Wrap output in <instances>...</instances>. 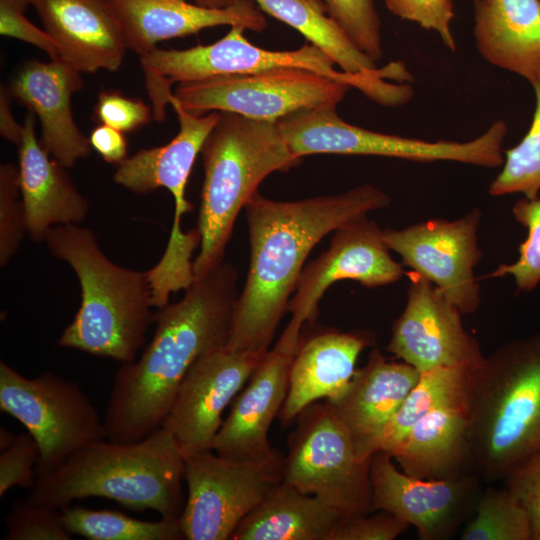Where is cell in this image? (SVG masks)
<instances>
[{
    "instance_id": "obj_1",
    "label": "cell",
    "mask_w": 540,
    "mask_h": 540,
    "mask_svg": "<svg viewBox=\"0 0 540 540\" xmlns=\"http://www.w3.org/2000/svg\"><path fill=\"white\" fill-rule=\"evenodd\" d=\"M238 272L222 262L194 278L181 300L157 309L150 343L116 371L103 417L106 439L141 440L162 427L181 381L202 356L226 347Z\"/></svg>"
},
{
    "instance_id": "obj_2",
    "label": "cell",
    "mask_w": 540,
    "mask_h": 540,
    "mask_svg": "<svg viewBox=\"0 0 540 540\" xmlns=\"http://www.w3.org/2000/svg\"><path fill=\"white\" fill-rule=\"evenodd\" d=\"M390 203V196L371 184L298 201H276L256 192L244 208L250 263L226 347L266 353L315 245L340 226Z\"/></svg>"
},
{
    "instance_id": "obj_3",
    "label": "cell",
    "mask_w": 540,
    "mask_h": 540,
    "mask_svg": "<svg viewBox=\"0 0 540 540\" xmlns=\"http://www.w3.org/2000/svg\"><path fill=\"white\" fill-rule=\"evenodd\" d=\"M185 457L161 427L134 442L95 441L52 471L37 476L27 499L54 510L90 497L111 499L161 518L178 520L184 507Z\"/></svg>"
},
{
    "instance_id": "obj_4",
    "label": "cell",
    "mask_w": 540,
    "mask_h": 540,
    "mask_svg": "<svg viewBox=\"0 0 540 540\" xmlns=\"http://www.w3.org/2000/svg\"><path fill=\"white\" fill-rule=\"evenodd\" d=\"M472 469L498 482L540 453V333L502 344L469 372Z\"/></svg>"
},
{
    "instance_id": "obj_5",
    "label": "cell",
    "mask_w": 540,
    "mask_h": 540,
    "mask_svg": "<svg viewBox=\"0 0 540 540\" xmlns=\"http://www.w3.org/2000/svg\"><path fill=\"white\" fill-rule=\"evenodd\" d=\"M45 242L51 254L71 266L81 287V305L62 332L61 347L130 363L154 323L148 273L112 262L94 233L77 224L50 229Z\"/></svg>"
},
{
    "instance_id": "obj_6",
    "label": "cell",
    "mask_w": 540,
    "mask_h": 540,
    "mask_svg": "<svg viewBox=\"0 0 540 540\" xmlns=\"http://www.w3.org/2000/svg\"><path fill=\"white\" fill-rule=\"evenodd\" d=\"M204 181L197 230L199 252L194 278L224 260L240 211L270 174L285 172L301 162L283 139L276 122L221 112L202 150Z\"/></svg>"
},
{
    "instance_id": "obj_7",
    "label": "cell",
    "mask_w": 540,
    "mask_h": 540,
    "mask_svg": "<svg viewBox=\"0 0 540 540\" xmlns=\"http://www.w3.org/2000/svg\"><path fill=\"white\" fill-rule=\"evenodd\" d=\"M241 25L230 26L220 40L183 50L154 48L140 56L153 117L162 122L173 98L174 83L201 81L234 74H248L281 67L301 68L323 74L359 89L369 99L389 106L397 85L385 79L348 74L334 68L333 60L312 44L290 51H272L255 46L244 36Z\"/></svg>"
},
{
    "instance_id": "obj_8",
    "label": "cell",
    "mask_w": 540,
    "mask_h": 540,
    "mask_svg": "<svg viewBox=\"0 0 540 540\" xmlns=\"http://www.w3.org/2000/svg\"><path fill=\"white\" fill-rule=\"evenodd\" d=\"M276 123L292 153L301 159L311 154L332 153L416 162L451 161L485 168L503 164V143L508 131L506 122L499 119L469 141H426L354 126L338 116L336 107L299 110Z\"/></svg>"
},
{
    "instance_id": "obj_9",
    "label": "cell",
    "mask_w": 540,
    "mask_h": 540,
    "mask_svg": "<svg viewBox=\"0 0 540 540\" xmlns=\"http://www.w3.org/2000/svg\"><path fill=\"white\" fill-rule=\"evenodd\" d=\"M295 420L287 439L283 480L318 497L342 518L371 513V458L357 456L329 401L310 404Z\"/></svg>"
},
{
    "instance_id": "obj_10",
    "label": "cell",
    "mask_w": 540,
    "mask_h": 540,
    "mask_svg": "<svg viewBox=\"0 0 540 540\" xmlns=\"http://www.w3.org/2000/svg\"><path fill=\"white\" fill-rule=\"evenodd\" d=\"M179 131L167 144L141 149L117 165L115 183L137 194H147L158 188L167 189L174 200L173 224L167 247L153 267L155 275L170 284H182L193 277L192 253L200 245L197 229L182 230V218L193 205L185 197L186 185L208 136L218 123L221 112L196 114L184 109L174 98Z\"/></svg>"
},
{
    "instance_id": "obj_11",
    "label": "cell",
    "mask_w": 540,
    "mask_h": 540,
    "mask_svg": "<svg viewBox=\"0 0 540 540\" xmlns=\"http://www.w3.org/2000/svg\"><path fill=\"white\" fill-rule=\"evenodd\" d=\"M0 410L23 424L38 443L37 476L106 439L104 420L87 394L76 382L52 372L28 378L1 360Z\"/></svg>"
},
{
    "instance_id": "obj_12",
    "label": "cell",
    "mask_w": 540,
    "mask_h": 540,
    "mask_svg": "<svg viewBox=\"0 0 540 540\" xmlns=\"http://www.w3.org/2000/svg\"><path fill=\"white\" fill-rule=\"evenodd\" d=\"M285 456L235 461L213 450L185 457L187 498L178 518L187 540L231 539L238 524L283 480Z\"/></svg>"
},
{
    "instance_id": "obj_13",
    "label": "cell",
    "mask_w": 540,
    "mask_h": 540,
    "mask_svg": "<svg viewBox=\"0 0 540 540\" xmlns=\"http://www.w3.org/2000/svg\"><path fill=\"white\" fill-rule=\"evenodd\" d=\"M352 87L314 71L281 67L179 83L173 95L186 110L231 112L277 122L293 112L336 107Z\"/></svg>"
},
{
    "instance_id": "obj_14",
    "label": "cell",
    "mask_w": 540,
    "mask_h": 540,
    "mask_svg": "<svg viewBox=\"0 0 540 540\" xmlns=\"http://www.w3.org/2000/svg\"><path fill=\"white\" fill-rule=\"evenodd\" d=\"M481 219L482 212L473 208L454 220L435 218L402 229H384V239L403 266L429 280L462 315H468L480 305L474 269L482 257Z\"/></svg>"
},
{
    "instance_id": "obj_15",
    "label": "cell",
    "mask_w": 540,
    "mask_h": 540,
    "mask_svg": "<svg viewBox=\"0 0 540 540\" xmlns=\"http://www.w3.org/2000/svg\"><path fill=\"white\" fill-rule=\"evenodd\" d=\"M372 512L386 511L414 526L420 540H448L474 513L482 479L474 472L447 479L406 474L379 450L370 460Z\"/></svg>"
},
{
    "instance_id": "obj_16",
    "label": "cell",
    "mask_w": 540,
    "mask_h": 540,
    "mask_svg": "<svg viewBox=\"0 0 540 540\" xmlns=\"http://www.w3.org/2000/svg\"><path fill=\"white\" fill-rule=\"evenodd\" d=\"M408 276L406 305L392 325L387 351L420 373L477 368L485 356L459 309L426 278L414 271Z\"/></svg>"
},
{
    "instance_id": "obj_17",
    "label": "cell",
    "mask_w": 540,
    "mask_h": 540,
    "mask_svg": "<svg viewBox=\"0 0 540 540\" xmlns=\"http://www.w3.org/2000/svg\"><path fill=\"white\" fill-rule=\"evenodd\" d=\"M266 353L223 347L200 357L190 367L162 424L175 438L184 457L212 450L224 410Z\"/></svg>"
},
{
    "instance_id": "obj_18",
    "label": "cell",
    "mask_w": 540,
    "mask_h": 540,
    "mask_svg": "<svg viewBox=\"0 0 540 540\" xmlns=\"http://www.w3.org/2000/svg\"><path fill=\"white\" fill-rule=\"evenodd\" d=\"M390 252L384 230L367 216L337 228L329 248L304 266L289 301L290 321L300 326L314 324L320 299L337 281L354 280L366 288L399 281L405 274L403 264Z\"/></svg>"
},
{
    "instance_id": "obj_19",
    "label": "cell",
    "mask_w": 540,
    "mask_h": 540,
    "mask_svg": "<svg viewBox=\"0 0 540 540\" xmlns=\"http://www.w3.org/2000/svg\"><path fill=\"white\" fill-rule=\"evenodd\" d=\"M301 329L288 322L277 343L264 355L233 400L214 439L215 453L242 462L263 461L273 455L276 449L270 444L269 430L287 397Z\"/></svg>"
},
{
    "instance_id": "obj_20",
    "label": "cell",
    "mask_w": 540,
    "mask_h": 540,
    "mask_svg": "<svg viewBox=\"0 0 540 540\" xmlns=\"http://www.w3.org/2000/svg\"><path fill=\"white\" fill-rule=\"evenodd\" d=\"M420 374L413 366L389 360L374 348L344 392L328 400L361 460L380 450L387 426Z\"/></svg>"
},
{
    "instance_id": "obj_21",
    "label": "cell",
    "mask_w": 540,
    "mask_h": 540,
    "mask_svg": "<svg viewBox=\"0 0 540 540\" xmlns=\"http://www.w3.org/2000/svg\"><path fill=\"white\" fill-rule=\"evenodd\" d=\"M83 87L82 72L61 58L26 61L9 87L12 96L39 118L42 146L66 168L92 150L71 110L72 95Z\"/></svg>"
},
{
    "instance_id": "obj_22",
    "label": "cell",
    "mask_w": 540,
    "mask_h": 540,
    "mask_svg": "<svg viewBox=\"0 0 540 540\" xmlns=\"http://www.w3.org/2000/svg\"><path fill=\"white\" fill-rule=\"evenodd\" d=\"M121 28L127 49L140 56L162 40L184 37L219 25H241L261 32L267 22L252 0L210 8L185 0H106Z\"/></svg>"
},
{
    "instance_id": "obj_23",
    "label": "cell",
    "mask_w": 540,
    "mask_h": 540,
    "mask_svg": "<svg viewBox=\"0 0 540 540\" xmlns=\"http://www.w3.org/2000/svg\"><path fill=\"white\" fill-rule=\"evenodd\" d=\"M375 343L367 330H320L300 338L290 368L289 388L279 417L283 425L294 421L310 404L334 400L349 385L361 352Z\"/></svg>"
},
{
    "instance_id": "obj_24",
    "label": "cell",
    "mask_w": 540,
    "mask_h": 540,
    "mask_svg": "<svg viewBox=\"0 0 540 540\" xmlns=\"http://www.w3.org/2000/svg\"><path fill=\"white\" fill-rule=\"evenodd\" d=\"M61 59L82 73L120 68L126 44L106 0H30Z\"/></svg>"
},
{
    "instance_id": "obj_25",
    "label": "cell",
    "mask_w": 540,
    "mask_h": 540,
    "mask_svg": "<svg viewBox=\"0 0 540 540\" xmlns=\"http://www.w3.org/2000/svg\"><path fill=\"white\" fill-rule=\"evenodd\" d=\"M18 145L19 183L25 208L27 234L34 241H45L51 228L78 224L88 213L89 204L62 164L37 139L35 114L29 111Z\"/></svg>"
},
{
    "instance_id": "obj_26",
    "label": "cell",
    "mask_w": 540,
    "mask_h": 540,
    "mask_svg": "<svg viewBox=\"0 0 540 540\" xmlns=\"http://www.w3.org/2000/svg\"><path fill=\"white\" fill-rule=\"evenodd\" d=\"M466 399L439 405L411 427L390 454L403 472L421 479L473 472Z\"/></svg>"
},
{
    "instance_id": "obj_27",
    "label": "cell",
    "mask_w": 540,
    "mask_h": 540,
    "mask_svg": "<svg viewBox=\"0 0 540 540\" xmlns=\"http://www.w3.org/2000/svg\"><path fill=\"white\" fill-rule=\"evenodd\" d=\"M473 1L480 55L532 85L540 78V0Z\"/></svg>"
},
{
    "instance_id": "obj_28",
    "label": "cell",
    "mask_w": 540,
    "mask_h": 540,
    "mask_svg": "<svg viewBox=\"0 0 540 540\" xmlns=\"http://www.w3.org/2000/svg\"><path fill=\"white\" fill-rule=\"evenodd\" d=\"M343 519L318 497L282 480L238 524L232 540H329Z\"/></svg>"
},
{
    "instance_id": "obj_29",
    "label": "cell",
    "mask_w": 540,
    "mask_h": 540,
    "mask_svg": "<svg viewBox=\"0 0 540 540\" xmlns=\"http://www.w3.org/2000/svg\"><path fill=\"white\" fill-rule=\"evenodd\" d=\"M262 12L298 30L329 56L341 71L373 79L408 83L413 79L402 62L378 68L330 17L322 0H252Z\"/></svg>"
},
{
    "instance_id": "obj_30",
    "label": "cell",
    "mask_w": 540,
    "mask_h": 540,
    "mask_svg": "<svg viewBox=\"0 0 540 540\" xmlns=\"http://www.w3.org/2000/svg\"><path fill=\"white\" fill-rule=\"evenodd\" d=\"M469 372L461 368H442L421 373L387 426L380 450L391 454L411 427L434 408L465 400Z\"/></svg>"
},
{
    "instance_id": "obj_31",
    "label": "cell",
    "mask_w": 540,
    "mask_h": 540,
    "mask_svg": "<svg viewBox=\"0 0 540 540\" xmlns=\"http://www.w3.org/2000/svg\"><path fill=\"white\" fill-rule=\"evenodd\" d=\"M59 519L70 533L90 540H182L178 520L145 521L110 509L65 506Z\"/></svg>"
},
{
    "instance_id": "obj_32",
    "label": "cell",
    "mask_w": 540,
    "mask_h": 540,
    "mask_svg": "<svg viewBox=\"0 0 540 540\" xmlns=\"http://www.w3.org/2000/svg\"><path fill=\"white\" fill-rule=\"evenodd\" d=\"M460 539L532 540V528L525 508L508 487H487L462 527Z\"/></svg>"
},
{
    "instance_id": "obj_33",
    "label": "cell",
    "mask_w": 540,
    "mask_h": 540,
    "mask_svg": "<svg viewBox=\"0 0 540 540\" xmlns=\"http://www.w3.org/2000/svg\"><path fill=\"white\" fill-rule=\"evenodd\" d=\"M535 110L523 139L505 151L502 170L488 187L493 197L522 194L533 199L540 193V78L532 84Z\"/></svg>"
},
{
    "instance_id": "obj_34",
    "label": "cell",
    "mask_w": 540,
    "mask_h": 540,
    "mask_svg": "<svg viewBox=\"0 0 540 540\" xmlns=\"http://www.w3.org/2000/svg\"><path fill=\"white\" fill-rule=\"evenodd\" d=\"M515 220L527 230L518 247V258L501 263L486 278L513 277L519 291L529 292L540 283V193L533 199L521 198L512 207Z\"/></svg>"
},
{
    "instance_id": "obj_35",
    "label": "cell",
    "mask_w": 540,
    "mask_h": 540,
    "mask_svg": "<svg viewBox=\"0 0 540 540\" xmlns=\"http://www.w3.org/2000/svg\"><path fill=\"white\" fill-rule=\"evenodd\" d=\"M353 44L374 62L383 55L381 22L373 0H322Z\"/></svg>"
},
{
    "instance_id": "obj_36",
    "label": "cell",
    "mask_w": 540,
    "mask_h": 540,
    "mask_svg": "<svg viewBox=\"0 0 540 540\" xmlns=\"http://www.w3.org/2000/svg\"><path fill=\"white\" fill-rule=\"evenodd\" d=\"M27 233L25 208L21 197L19 169L13 163L0 166V266L17 252Z\"/></svg>"
},
{
    "instance_id": "obj_37",
    "label": "cell",
    "mask_w": 540,
    "mask_h": 540,
    "mask_svg": "<svg viewBox=\"0 0 540 540\" xmlns=\"http://www.w3.org/2000/svg\"><path fill=\"white\" fill-rule=\"evenodd\" d=\"M58 510L26 500L15 501L6 518L4 540H70Z\"/></svg>"
},
{
    "instance_id": "obj_38",
    "label": "cell",
    "mask_w": 540,
    "mask_h": 540,
    "mask_svg": "<svg viewBox=\"0 0 540 540\" xmlns=\"http://www.w3.org/2000/svg\"><path fill=\"white\" fill-rule=\"evenodd\" d=\"M386 7L396 16L415 22L427 30L435 31L451 51L456 43L451 31L454 18L452 0H384Z\"/></svg>"
},
{
    "instance_id": "obj_39",
    "label": "cell",
    "mask_w": 540,
    "mask_h": 540,
    "mask_svg": "<svg viewBox=\"0 0 540 540\" xmlns=\"http://www.w3.org/2000/svg\"><path fill=\"white\" fill-rule=\"evenodd\" d=\"M40 449L34 437L26 432L17 435L13 445L0 455V496L14 486L31 489L36 482V465Z\"/></svg>"
},
{
    "instance_id": "obj_40",
    "label": "cell",
    "mask_w": 540,
    "mask_h": 540,
    "mask_svg": "<svg viewBox=\"0 0 540 540\" xmlns=\"http://www.w3.org/2000/svg\"><path fill=\"white\" fill-rule=\"evenodd\" d=\"M94 114L101 124L130 133L147 125L153 110L141 99L126 97L118 91H101Z\"/></svg>"
},
{
    "instance_id": "obj_41",
    "label": "cell",
    "mask_w": 540,
    "mask_h": 540,
    "mask_svg": "<svg viewBox=\"0 0 540 540\" xmlns=\"http://www.w3.org/2000/svg\"><path fill=\"white\" fill-rule=\"evenodd\" d=\"M409 525L386 511L341 519L332 530L329 540H394Z\"/></svg>"
},
{
    "instance_id": "obj_42",
    "label": "cell",
    "mask_w": 540,
    "mask_h": 540,
    "mask_svg": "<svg viewBox=\"0 0 540 540\" xmlns=\"http://www.w3.org/2000/svg\"><path fill=\"white\" fill-rule=\"evenodd\" d=\"M30 0H0V34L29 43L44 51L51 60L61 58L56 42L44 30L35 26L25 11Z\"/></svg>"
},
{
    "instance_id": "obj_43",
    "label": "cell",
    "mask_w": 540,
    "mask_h": 540,
    "mask_svg": "<svg viewBox=\"0 0 540 540\" xmlns=\"http://www.w3.org/2000/svg\"><path fill=\"white\" fill-rule=\"evenodd\" d=\"M504 482L528 514L532 540H540V453L510 474Z\"/></svg>"
},
{
    "instance_id": "obj_44",
    "label": "cell",
    "mask_w": 540,
    "mask_h": 540,
    "mask_svg": "<svg viewBox=\"0 0 540 540\" xmlns=\"http://www.w3.org/2000/svg\"><path fill=\"white\" fill-rule=\"evenodd\" d=\"M125 133L101 124L95 127L89 137L94 149L106 162L119 165L127 157V140Z\"/></svg>"
},
{
    "instance_id": "obj_45",
    "label": "cell",
    "mask_w": 540,
    "mask_h": 540,
    "mask_svg": "<svg viewBox=\"0 0 540 540\" xmlns=\"http://www.w3.org/2000/svg\"><path fill=\"white\" fill-rule=\"evenodd\" d=\"M12 94L10 89L1 85L0 89V134L6 140L13 144L19 145L24 125L18 124L12 114L11 99Z\"/></svg>"
},
{
    "instance_id": "obj_46",
    "label": "cell",
    "mask_w": 540,
    "mask_h": 540,
    "mask_svg": "<svg viewBox=\"0 0 540 540\" xmlns=\"http://www.w3.org/2000/svg\"><path fill=\"white\" fill-rule=\"evenodd\" d=\"M17 435H14L10 430L1 427L0 428V449L4 451L11 447L15 442Z\"/></svg>"
},
{
    "instance_id": "obj_47",
    "label": "cell",
    "mask_w": 540,
    "mask_h": 540,
    "mask_svg": "<svg viewBox=\"0 0 540 540\" xmlns=\"http://www.w3.org/2000/svg\"><path fill=\"white\" fill-rule=\"evenodd\" d=\"M197 4L210 8H225L230 6L235 0H194Z\"/></svg>"
}]
</instances>
